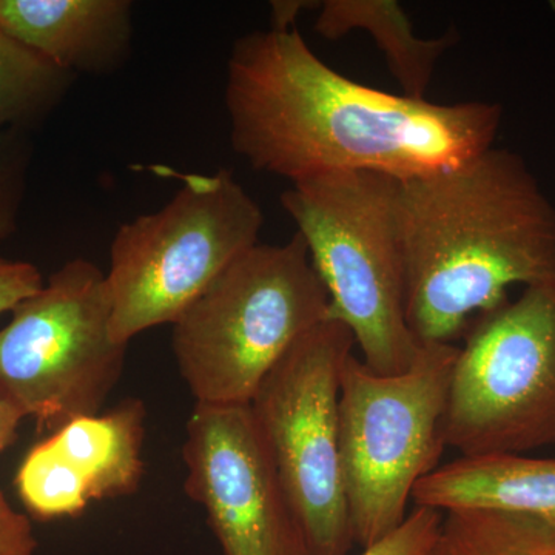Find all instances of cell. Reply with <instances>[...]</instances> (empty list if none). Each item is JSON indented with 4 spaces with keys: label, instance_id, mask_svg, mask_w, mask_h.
<instances>
[{
    "label": "cell",
    "instance_id": "6da1fadb",
    "mask_svg": "<svg viewBox=\"0 0 555 555\" xmlns=\"http://www.w3.org/2000/svg\"><path fill=\"white\" fill-rule=\"evenodd\" d=\"M224 102L236 155L292 184L339 171L408 179L452 169L494 147L503 115L492 102L436 104L363 86L321 61L297 28L233 43Z\"/></svg>",
    "mask_w": 555,
    "mask_h": 555
},
{
    "label": "cell",
    "instance_id": "7a4b0ae2",
    "mask_svg": "<svg viewBox=\"0 0 555 555\" xmlns=\"http://www.w3.org/2000/svg\"><path fill=\"white\" fill-rule=\"evenodd\" d=\"M406 321L420 345L451 343L509 301L516 284L555 278V207L517 153L400 179Z\"/></svg>",
    "mask_w": 555,
    "mask_h": 555
},
{
    "label": "cell",
    "instance_id": "3957f363",
    "mask_svg": "<svg viewBox=\"0 0 555 555\" xmlns=\"http://www.w3.org/2000/svg\"><path fill=\"white\" fill-rule=\"evenodd\" d=\"M398 190L389 175L339 171L281 195L326 287L328 318L349 327L363 363L383 377L406 372L422 346L406 321Z\"/></svg>",
    "mask_w": 555,
    "mask_h": 555
},
{
    "label": "cell",
    "instance_id": "277c9868",
    "mask_svg": "<svg viewBox=\"0 0 555 555\" xmlns=\"http://www.w3.org/2000/svg\"><path fill=\"white\" fill-rule=\"evenodd\" d=\"M328 305L299 233L241 255L171 324L178 369L196 403H250L287 350L328 318Z\"/></svg>",
    "mask_w": 555,
    "mask_h": 555
},
{
    "label": "cell",
    "instance_id": "5b68a950",
    "mask_svg": "<svg viewBox=\"0 0 555 555\" xmlns=\"http://www.w3.org/2000/svg\"><path fill=\"white\" fill-rule=\"evenodd\" d=\"M460 346L426 343L403 374L383 377L356 356L339 386V451L353 542L363 550L408 517L418 481L437 469Z\"/></svg>",
    "mask_w": 555,
    "mask_h": 555
},
{
    "label": "cell",
    "instance_id": "8992f818",
    "mask_svg": "<svg viewBox=\"0 0 555 555\" xmlns=\"http://www.w3.org/2000/svg\"><path fill=\"white\" fill-rule=\"evenodd\" d=\"M264 214L232 171L181 177L160 210L120 225L109 246L112 337L119 345L173 324L241 255L259 244Z\"/></svg>",
    "mask_w": 555,
    "mask_h": 555
},
{
    "label": "cell",
    "instance_id": "52a82bcc",
    "mask_svg": "<svg viewBox=\"0 0 555 555\" xmlns=\"http://www.w3.org/2000/svg\"><path fill=\"white\" fill-rule=\"evenodd\" d=\"M460 347L443 422L462 456L555 444V278L476 318Z\"/></svg>",
    "mask_w": 555,
    "mask_h": 555
},
{
    "label": "cell",
    "instance_id": "ba28073f",
    "mask_svg": "<svg viewBox=\"0 0 555 555\" xmlns=\"http://www.w3.org/2000/svg\"><path fill=\"white\" fill-rule=\"evenodd\" d=\"M0 331V389L50 433L100 414L122 375L127 346L112 337L107 278L89 259L65 262Z\"/></svg>",
    "mask_w": 555,
    "mask_h": 555
},
{
    "label": "cell",
    "instance_id": "9c48e42d",
    "mask_svg": "<svg viewBox=\"0 0 555 555\" xmlns=\"http://www.w3.org/2000/svg\"><path fill=\"white\" fill-rule=\"evenodd\" d=\"M353 346L349 327L326 318L287 350L248 403L312 555H350L356 546L339 451V386Z\"/></svg>",
    "mask_w": 555,
    "mask_h": 555
},
{
    "label": "cell",
    "instance_id": "30bf717a",
    "mask_svg": "<svg viewBox=\"0 0 555 555\" xmlns=\"http://www.w3.org/2000/svg\"><path fill=\"white\" fill-rule=\"evenodd\" d=\"M182 459L224 555H312L250 404L195 403Z\"/></svg>",
    "mask_w": 555,
    "mask_h": 555
},
{
    "label": "cell",
    "instance_id": "8fae6325",
    "mask_svg": "<svg viewBox=\"0 0 555 555\" xmlns=\"http://www.w3.org/2000/svg\"><path fill=\"white\" fill-rule=\"evenodd\" d=\"M144 403L69 420L22 460L16 488L40 520L80 516L90 503L137 492L144 476Z\"/></svg>",
    "mask_w": 555,
    "mask_h": 555
},
{
    "label": "cell",
    "instance_id": "7c38bea8",
    "mask_svg": "<svg viewBox=\"0 0 555 555\" xmlns=\"http://www.w3.org/2000/svg\"><path fill=\"white\" fill-rule=\"evenodd\" d=\"M0 30L72 75H112L130 60L133 3L0 0Z\"/></svg>",
    "mask_w": 555,
    "mask_h": 555
},
{
    "label": "cell",
    "instance_id": "4fadbf2b",
    "mask_svg": "<svg viewBox=\"0 0 555 555\" xmlns=\"http://www.w3.org/2000/svg\"><path fill=\"white\" fill-rule=\"evenodd\" d=\"M415 506L447 514L495 511L555 526V459L525 454L460 456L422 478Z\"/></svg>",
    "mask_w": 555,
    "mask_h": 555
},
{
    "label": "cell",
    "instance_id": "5bb4252c",
    "mask_svg": "<svg viewBox=\"0 0 555 555\" xmlns=\"http://www.w3.org/2000/svg\"><path fill=\"white\" fill-rule=\"evenodd\" d=\"M315 31L328 40L364 31L385 54L404 96L425 100L438 61L455 43V33L418 38L403 7L393 0H326L318 3Z\"/></svg>",
    "mask_w": 555,
    "mask_h": 555
},
{
    "label": "cell",
    "instance_id": "9a60e30c",
    "mask_svg": "<svg viewBox=\"0 0 555 555\" xmlns=\"http://www.w3.org/2000/svg\"><path fill=\"white\" fill-rule=\"evenodd\" d=\"M76 76L0 30V130L27 133L67 96Z\"/></svg>",
    "mask_w": 555,
    "mask_h": 555
},
{
    "label": "cell",
    "instance_id": "2e32d148",
    "mask_svg": "<svg viewBox=\"0 0 555 555\" xmlns=\"http://www.w3.org/2000/svg\"><path fill=\"white\" fill-rule=\"evenodd\" d=\"M429 555H555V526L495 511H452Z\"/></svg>",
    "mask_w": 555,
    "mask_h": 555
},
{
    "label": "cell",
    "instance_id": "e0dca14e",
    "mask_svg": "<svg viewBox=\"0 0 555 555\" xmlns=\"http://www.w3.org/2000/svg\"><path fill=\"white\" fill-rule=\"evenodd\" d=\"M30 158L25 131L0 130V244L17 230Z\"/></svg>",
    "mask_w": 555,
    "mask_h": 555
},
{
    "label": "cell",
    "instance_id": "ac0fdd59",
    "mask_svg": "<svg viewBox=\"0 0 555 555\" xmlns=\"http://www.w3.org/2000/svg\"><path fill=\"white\" fill-rule=\"evenodd\" d=\"M444 514L415 506L403 524L357 555H429L440 534Z\"/></svg>",
    "mask_w": 555,
    "mask_h": 555
},
{
    "label": "cell",
    "instance_id": "d6986e66",
    "mask_svg": "<svg viewBox=\"0 0 555 555\" xmlns=\"http://www.w3.org/2000/svg\"><path fill=\"white\" fill-rule=\"evenodd\" d=\"M42 275L35 264L0 257V315L40 291Z\"/></svg>",
    "mask_w": 555,
    "mask_h": 555
},
{
    "label": "cell",
    "instance_id": "ffe728a7",
    "mask_svg": "<svg viewBox=\"0 0 555 555\" xmlns=\"http://www.w3.org/2000/svg\"><path fill=\"white\" fill-rule=\"evenodd\" d=\"M36 550L30 518L17 513L0 489V555H35Z\"/></svg>",
    "mask_w": 555,
    "mask_h": 555
},
{
    "label": "cell",
    "instance_id": "44dd1931",
    "mask_svg": "<svg viewBox=\"0 0 555 555\" xmlns=\"http://www.w3.org/2000/svg\"><path fill=\"white\" fill-rule=\"evenodd\" d=\"M24 418L16 404L0 389V454L14 443Z\"/></svg>",
    "mask_w": 555,
    "mask_h": 555
},
{
    "label": "cell",
    "instance_id": "7402d4cb",
    "mask_svg": "<svg viewBox=\"0 0 555 555\" xmlns=\"http://www.w3.org/2000/svg\"><path fill=\"white\" fill-rule=\"evenodd\" d=\"M313 5L312 2H299V0H291V2H272V28L275 30H291L295 28V21L302 10Z\"/></svg>",
    "mask_w": 555,
    "mask_h": 555
}]
</instances>
